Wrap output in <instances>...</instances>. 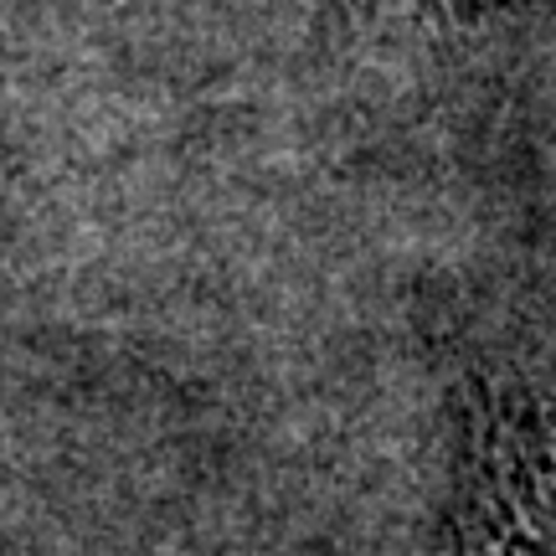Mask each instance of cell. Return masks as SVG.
Segmentation results:
<instances>
[{
    "label": "cell",
    "mask_w": 556,
    "mask_h": 556,
    "mask_svg": "<svg viewBox=\"0 0 556 556\" xmlns=\"http://www.w3.org/2000/svg\"><path fill=\"white\" fill-rule=\"evenodd\" d=\"M469 556H556V484H510L500 520Z\"/></svg>",
    "instance_id": "1"
}]
</instances>
